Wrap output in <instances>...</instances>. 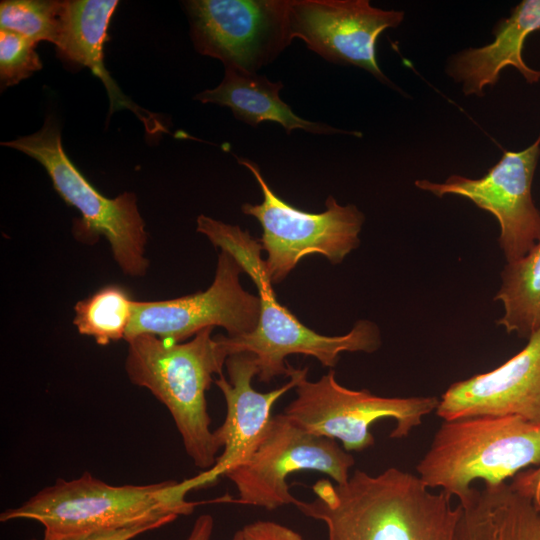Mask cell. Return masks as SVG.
<instances>
[{
  "label": "cell",
  "instance_id": "cell-1",
  "mask_svg": "<svg viewBox=\"0 0 540 540\" xmlns=\"http://www.w3.org/2000/svg\"><path fill=\"white\" fill-rule=\"evenodd\" d=\"M312 490V501L295 506L325 524L327 540H456L458 504L399 468L357 469L344 484L322 479Z\"/></svg>",
  "mask_w": 540,
  "mask_h": 540
},
{
  "label": "cell",
  "instance_id": "cell-2",
  "mask_svg": "<svg viewBox=\"0 0 540 540\" xmlns=\"http://www.w3.org/2000/svg\"><path fill=\"white\" fill-rule=\"evenodd\" d=\"M196 230L215 247L232 254L256 284L260 314L255 329L238 337L219 338L228 356L241 352L254 355L259 381L269 383L277 376H287L286 358L291 354L312 356L323 367L333 368L343 352L373 353L381 346L380 330L369 320L357 321L341 336L321 335L304 325L278 302L261 257L262 246L247 230L205 215L198 216Z\"/></svg>",
  "mask_w": 540,
  "mask_h": 540
},
{
  "label": "cell",
  "instance_id": "cell-3",
  "mask_svg": "<svg viewBox=\"0 0 540 540\" xmlns=\"http://www.w3.org/2000/svg\"><path fill=\"white\" fill-rule=\"evenodd\" d=\"M213 327L187 342L152 335L129 341L125 371L130 382L149 390L168 409L194 465L204 471L216 463L221 449L207 410L206 392L213 375L223 374L228 353Z\"/></svg>",
  "mask_w": 540,
  "mask_h": 540
},
{
  "label": "cell",
  "instance_id": "cell-4",
  "mask_svg": "<svg viewBox=\"0 0 540 540\" xmlns=\"http://www.w3.org/2000/svg\"><path fill=\"white\" fill-rule=\"evenodd\" d=\"M190 478L145 485H112L89 472L41 489L18 507L0 514L1 522L33 520L44 527V537L60 538L119 529L160 520L174 521L191 514L197 502Z\"/></svg>",
  "mask_w": 540,
  "mask_h": 540
},
{
  "label": "cell",
  "instance_id": "cell-5",
  "mask_svg": "<svg viewBox=\"0 0 540 540\" xmlns=\"http://www.w3.org/2000/svg\"><path fill=\"white\" fill-rule=\"evenodd\" d=\"M539 466L540 424L517 416L478 415L445 420L416 470L428 488H441L463 502L475 480L496 486Z\"/></svg>",
  "mask_w": 540,
  "mask_h": 540
},
{
  "label": "cell",
  "instance_id": "cell-6",
  "mask_svg": "<svg viewBox=\"0 0 540 540\" xmlns=\"http://www.w3.org/2000/svg\"><path fill=\"white\" fill-rule=\"evenodd\" d=\"M2 145L19 150L37 160L47 171L55 191L78 210L74 222L77 239L93 244L104 237L110 244L115 262L131 277L146 274L147 233L133 193L115 198L102 195L66 155L57 121L47 116L40 130Z\"/></svg>",
  "mask_w": 540,
  "mask_h": 540
},
{
  "label": "cell",
  "instance_id": "cell-7",
  "mask_svg": "<svg viewBox=\"0 0 540 540\" xmlns=\"http://www.w3.org/2000/svg\"><path fill=\"white\" fill-rule=\"evenodd\" d=\"M308 368H297L296 398L284 414L316 435L342 442L343 449L363 451L374 445L370 426L380 419L395 422L390 437L402 439L436 411L440 398L383 397L367 389L353 390L338 383L330 370L317 381L307 379Z\"/></svg>",
  "mask_w": 540,
  "mask_h": 540
},
{
  "label": "cell",
  "instance_id": "cell-8",
  "mask_svg": "<svg viewBox=\"0 0 540 540\" xmlns=\"http://www.w3.org/2000/svg\"><path fill=\"white\" fill-rule=\"evenodd\" d=\"M237 161L249 169L262 191L263 201L244 203L242 211L262 227L259 242L267 254L264 265L272 284L282 282L308 255L319 254L338 264L359 246L365 217L355 205H340L329 196L323 212L299 210L274 193L256 163L245 158Z\"/></svg>",
  "mask_w": 540,
  "mask_h": 540
},
{
  "label": "cell",
  "instance_id": "cell-9",
  "mask_svg": "<svg viewBox=\"0 0 540 540\" xmlns=\"http://www.w3.org/2000/svg\"><path fill=\"white\" fill-rule=\"evenodd\" d=\"M354 463L336 440L311 433L281 413L272 416L251 457L225 476L236 487L238 503L274 510L298 500L289 491L290 474L316 471L344 484Z\"/></svg>",
  "mask_w": 540,
  "mask_h": 540
},
{
  "label": "cell",
  "instance_id": "cell-10",
  "mask_svg": "<svg viewBox=\"0 0 540 540\" xmlns=\"http://www.w3.org/2000/svg\"><path fill=\"white\" fill-rule=\"evenodd\" d=\"M242 272L235 257L221 250L214 280L205 291L168 300H135L125 341L146 334L184 342L215 326L223 327L229 337L249 334L258 323L260 300L241 286Z\"/></svg>",
  "mask_w": 540,
  "mask_h": 540
},
{
  "label": "cell",
  "instance_id": "cell-11",
  "mask_svg": "<svg viewBox=\"0 0 540 540\" xmlns=\"http://www.w3.org/2000/svg\"><path fill=\"white\" fill-rule=\"evenodd\" d=\"M185 7L195 49L225 68L256 72L292 42L288 0H191Z\"/></svg>",
  "mask_w": 540,
  "mask_h": 540
},
{
  "label": "cell",
  "instance_id": "cell-12",
  "mask_svg": "<svg viewBox=\"0 0 540 540\" xmlns=\"http://www.w3.org/2000/svg\"><path fill=\"white\" fill-rule=\"evenodd\" d=\"M540 157V134L521 151H504L482 177L451 175L443 182L418 179L415 186L437 197L456 195L491 213L500 226L499 244L507 263L526 255L540 240V211L531 186Z\"/></svg>",
  "mask_w": 540,
  "mask_h": 540
},
{
  "label": "cell",
  "instance_id": "cell-13",
  "mask_svg": "<svg viewBox=\"0 0 540 540\" xmlns=\"http://www.w3.org/2000/svg\"><path fill=\"white\" fill-rule=\"evenodd\" d=\"M404 17V11L383 10L368 0H288L287 5L291 40L299 38L327 61L357 66L395 89L378 65L376 44Z\"/></svg>",
  "mask_w": 540,
  "mask_h": 540
},
{
  "label": "cell",
  "instance_id": "cell-14",
  "mask_svg": "<svg viewBox=\"0 0 540 540\" xmlns=\"http://www.w3.org/2000/svg\"><path fill=\"white\" fill-rule=\"evenodd\" d=\"M225 367L228 379L222 374L214 380L226 402L225 420L214 430L223 451L213 467L191 478L195 489L213 484L251 457L269 426L275 402L297 383V368L288 363L290 379L286 384L258 392L251 383L259 370L254 355L248 352L229 355Z\"/></svg>",
  "mask_w": 540,
  "mask_h": 540
},
{
  "label": "cell",
  "instance_id": "cell-15",
  "mask_svg": "<svg viewBox=\"0 0 540 540\" xmlns=\"http://www.w3.org/2000/svg\"><path fill=\"white\" fill-rule=\"evenodd\" d=\"M435 412L444 421L495 415L540 424V329L502 365L449 386Z\"/></svg>",
  "mask_w": 540,
  "mask_h": 540
},
{
  "label": "cell",
  "instance_id": "cell-16",
  "mask_svg": "<svg viewBox=\"0 0 540 540\" xmlns=\"http://www.w3.org/2000/svg\"><path fill=\"white\" fill-rule=\"evenodd\" d=\"M540 30V0H523L493 28L494 40L453 54L445 71L466 96H483L497 84L506 67H514L529 84L540 81V70L529 67L522 56L527 37Z\"/></svg>",
  "mask_w": 540,
  "mask_h": 540
},
{
  "label": "cell",
  "instance_id": "cell-17",
  "mask_svg": "<svg viewBox=\"0 0 540 540\" xmlns=\"http://www.w3.org/2000/svg\"><path fill=\"white\" fill-rule=\"evenodd\" d=\"M118 6L115 0L62 1L60 32L55 44L58 56L88 67L102 80L110 100V113L126 108L133 111L152 133L167 132L154 114L128 99L110 77L103 63V46L110 19Z\"/></svg>",
  "mask_w": 540,
  "mask_h": 540
},
{
  "label": "cell",
  "instance_id": "cell-18",
  "mask_svg": "<svg viewBox=\"0 0 540 540\" xmlns=\"http://www.w3.org/2000/svg\"><path fill=\"white\" fill-rule=\"evenodd\" d=\"M458 506L456 540H540V506L511 484L474 488Z\"/></svg>",
  "mask_w": 540,
  "mask_h": 540
},
{
  "label": "cell",
  "instance_id": "cell-19",
  "mask_svg": "<svg viewBox=\"0 0 540 540\" xmlns=\"http://www.w3.org/2000/svg\"><path fill=\"white\" fill-rule=\"evenodd\" d=\"M282 82H272L264 75L237 68H225L221 83L196 95L202 103H214L230 108L235 118L257 126L264 121L280 124L289 134L302 129L314 134L346 133L361 136L358 132H347L324 123L308 121L296 115L279 96Z\"/></svg>",
  "mask_w": 540,
  "mask_h": 540
},
{
  "label": "cell",
  "instance_id": "cell-20",
  "mask_svg": "<svg viewBox=\"0 0 540 540\" xmlns=\"http://www.w3.org/2000/svg\"><path fill=\"white\" fill-rule=\"evenodd\" d=\"M494 299L504 310L497 325L508 334L528 339L540 329V240L526 255L506 263Z\"/></svg>",
  "mask_w": 540,
  "mask_h": 540
},
{
  "label": "cell",
  "instance_id": "cell-21",
  "mask_svg": "<svg viewBox=\"0 0 540 540\" xmlns=\"http://www.w3.org/2000/svg\"><path fill=\"white\" fill-rule=\"evenodd\" d=\"M134 301L125 287L107 284L75 304L73 324L98 345L125 340Z\"/></svg>",
  "mask_w": 540,
  "mask_h": 540
},
{
  "label": "cell",
  "instance_id": "cell-22",
  "mask_svg": "<svg viewBox=\"0 0 540 540\" xmlns=\"http://www.w3.org/2000/svg\"><path fill=\"white\" fill-rule=\"evenodd\" d=\"M62 1L5 0L0 4L1 29L16 32L35 43L56 44Z\"/></svg>",
  "mask_w": 540,
  "mask_h": 540
},
{
  "label": "cell",
  "instance_id": "cell-23",
  "mask_svg": "<svg viewBox=\"0 0 540 540\" xmlns=\"http://www.w3.org/2000/svg\"><path fill=\"white\" fill-rule=\"evenodd\" d=\"M37 43L9 30H0V79L2 87L15 85L42 68Z\"/></svg>",
  "mask_w": 540,
  "mask_h": 540
},
{
  "label": "cell",
  "instance_id": "cell-24",
  "mask_svg": "<svg viewBox=\"0 0 540 540\" xmlns=\"http://www.w3.org/2000/svg\"><path fill=\"white\" fill-rule=\"evenodd\" d=\"M171 520H160L119 529L101 530L60 538L43 537L42 540H131L143 533L163 527Z\"/></svg>",
  "mask_w": 540,
  "mask_h": 540
},
{
  "label": "cell",
  "instance_id": "cell-25",
  "mask_svg": "<svg viewBox=\"0 0 540 540\" xmlns=\"http://www.w3.org/2000/svg\"><path fill=\"white\" fill-rule=\"evenodd\" d=\"M244 540H305L301 534L280 523L257 520L242 529Z\"/></svg>",
  "mask_w": 540,
  "mask_h": 540
},
{
  "label": "cell",
  "instance_id": "cell-26",
  "mask_svg": "<svg viewBox=\"0 0 540 540\" xmlns=\"http://www.w3.org/2000/svg\"><path fill=\"white\" fill-rule=\"evenodd\" d=\"M510 484L516 491L531 498L540 506V466L521 471Z\"/></svg>",
  "mask_w": 540,
  "mask_h": 540
},
{
  "label": "cell",
  "instance_id": "cell-27",
  "mask_svg": "<svg viewBox=\"0 0 540 540\" xmlns=\"http://www.w3.org/2000/svg\"><path fill=\"white\" fill-rule=\"evenodd\" d=\"M213 529V517L209 514H202L195 520L187 540H211Z\"/></svg>",
  "mask_w": 540,
  "mask_h": 540
},
{
  "label": "cell",
  "instance_id": "cell-28",
  "mask_svg": "<svg viewBox=\"0 0 540 540\" xmlns=\"http://www.w3.org/2000/svg\"><path fill=\"white\" fill-rule=\"evenodd\" d=\"M232 540H244L241 529L234 534Z\"/></svg>",
  "mask_w": 540,
  "mask_h": 540
},
{
  "label": "cell",
  "instance_id": "cell-29",
  "mask_svg": "<svg viewBox=\"0 0 540 540\" xmlns=\"http://www.w3.org/2000/svg\"><path fill=\"white\" fill-rule=\"evenodd\" d=\"M29 540H36V539H29Z\"/></svg>",
  "mask_w": 540,
  "mask_h": 540
}]
</instances>
